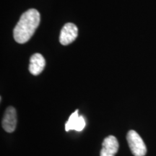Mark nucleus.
I'll use <instances>...</instances> for the list:
<instances>
[{
    "instance_id": "f257e3e1",
    "label": "nucleus",
    "mask_w": 156,
    "mask_h": 156,
    "mask_svg": "<svg viewBox=\"0 0 156 156\" xmlns=\"http://www.w3.org/2000/svg\"><path fill=\"white\" fill-rule=\"evenodd\" d=\"M40 20V13L36 9H30L25 12L13 31L15 41L19 44L28 41L38 28Z\"/></svg>"
},
{
    "instance_id": "f03ea898",
    "label": "nucleus",
    "mask_w": 156,
    "mask_h": 156,
    "mask_svg": "<svg viewBox=\"0 0 156 156\" xmlns=\"http://www.w3.org/2000/svg\"><path fill=\"white\" fill-rule=\"evenodd\" d=\"M129 147L131 150L132 153L134 156H144L147 153L145 142L137 132L134 130H130L126 135Z\"/></svg>"
},
{
    "instance_id": "7ed1b4c3",
    "label": "nucleus",
    "mask_w": 156,
    "mask_h": 156,
    "mask_svg": "<svg viewBox=\"0 0 156 156\" xmlns=\"http://www.w3.org/2000/svg\"><path fill=\"white\" fill-rule=\"evenodd\" d=\"M78 36V28L75 24L68 23L64 25L60 33L59 41L62 45L66 46L71 44L77 38Z\"/></svg>"
},
{
    "instance_id": "20e7f679",
    "label": "nucleus",
    "mask_w": 156,
    "mask_h": 156,
    "mask_svg": "<svg viewBox=\"0 0 156 156\" xmlns=\"http://www.w3.org/2000/svg\"><path fill=\"white\" fill-rule=\"evenodd\" d=\"M17 112L14 107L9 106L6 109L2 119V126L7 132L12 133L17 126Z\"/></svg>"
},
{
    "instance_id": "39448f33",
    "label": "nucleus",
    "mask_w": 156,
    "mask_h": 156,
    "mask_svg": "<svg viewBox=\"0 0 156 156\" xmlns=\"http://www.w3.org/2000/svg\"><path fill=\"white\" fill-rule=\"evenodd\" d=\"M118 140L114 136L110 135L104 139L101 151V156H115L119 151Z\"/></svg>"
},
{
    "instance_id": "423d86ee",
    "label": "nucleus",
    "mask_w": 156,
    "mask_h": 156,
    "mask_svg": "<svg viewBox=\"0 0 156 156\" xmlns=\"http://www.w3.org/2000/svg\"><path fill=\"white\" fill-rule=\"evenodd\" d=\"M85 126V121L83 116H80L79 111L76 110L70 115L69 119L65 124V130L67 132L69 130H75L81 132Z\"/></svg>"
},
{
    "instance_id": "0eeeda50",
    "label": "nucleus",
    "mask_w": 156,
    "mask_h": 156,
    "mask_svg": "<svg viewBox=\"0 0 156 156\" xmlns=\"http://www.w3.org/2000/svg\"><path fill=\"white\" fill-rule=\"evenodd\" d=\"M45 65H46V61L44 56L41 54H34L30 57L29 71L33 75H38L42 73Z\"/></svg>"
}]
</instances>
